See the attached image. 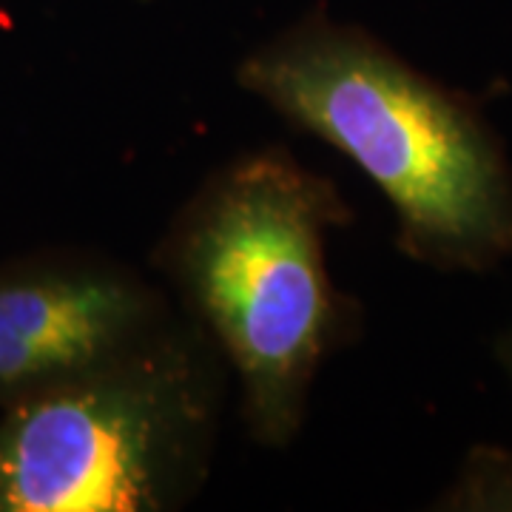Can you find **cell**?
<instances>
[{
	"label": "cell",
	"mask_w": 512,
	"mask_h": 512,
	"mask_svg": "<svg viewBox=\"0 0 512 512\" xmlns=\"http://www.w3.org/2000/svg\"><path fill=\"white\" fill-rule=\"evenodd\" d=\"M495 359L512 384V328L495 339ZM447 507L456 510H512V453H473Z\"/></svg>",
	"instance_id": "obj_5"
},
{
	"label": "cell",
	"mask_w": 512,
	"mask_h": 512,
	"mask_svg": "<svg viewBox=\"0 0 512 512\" xmlns=\"http://www.w3.org/2000/svg\"><path fill=\"white\" fill-rule=\"evenodd\" d=\"M231 370L191 319L6 407L0 512H174L208 484Z\"/></svg>",
	"instance_id": "obj_3"
},
{
	"label": "cell",
	"mask_w": 512,
	"mask_h": 512,
	"mask_svg": "<svg viewBox=\"0 0 512 512\" xmlns=\"http://www.w3.org/2000/svg\"><path fill=\"white\" fill-rule=\"evenodd\" d=\"M353 217L328 174L291 148L265 146L217 165L148 254L177 311L228 362L259 447L288 450L299 439L316 376L362 330L359 302L328 268L330 231Z\"/></svg>",
	"instance_id": "obj_1"
},
{
	"label": "cell",
	"mask_w": 512,
	"mask_h": 512,
	"mask_svg": "<svg viewBox=\"0 0 512 512\" xmlns=\"http://www.w3.org/2000/svg\"><path fill=\"white\" fill-rule=\"evenodd\" d=\"M143 3H151V0H143Z\"/></svg>",
	"instance_id": "obj_6"
},
{
	"label": "cell",
	"mask_w": 512,
	"mask_h": 512,
	"mask_svg": "<svg viewBox=\"0 0 512 512\" xmlns=\"http://www.w3.org/2000/svg\"><path fill=\"white\" fill-rule=\"evenodd\" d=\"M183 313L154 279L100 251L0 271V404L20 402L168 330Z\"/></svg>",
	"instance_id": "obj_4"
},
{
	"label": "cell",
	"mask_w": 512,
	"mask_h": 512,
	"mask_svg": "<svg viewBox=\"0 0 512 512\" xmlns=\"http://www.w3.org/2000/svg\"><path fill=\"white\" fill-rule=\"evenodd\" d=\"M234 77L382 191L413 262L484 274L512 259V165L495 128L382 37L316 9L256 43Z\"/></svg>",
	"instance_id": "obj_2"
}]
</instances>
